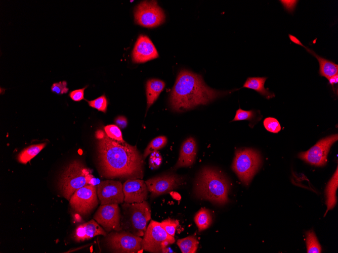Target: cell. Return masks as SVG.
I'll list each match as a JSON object with an SVG mask.
<instances>
[{
    "label": "cell",
    "instance_id": "cell-13",
    "mask_svg": "<svg viewBox=\"0 0 338 253\" xmlns=\"http://www.w3.org/2000/svg\"><path fill=\"white\" fill-rule=\"evenodd\" d=\"M94 219L107 231H119L121 214L118 204L100 206L94 216Z\"/></svg>",
    "mask_w": 338,
    "mask_h": 253
},
{
    "label": "cell",
    "instance_id": "cell-33",
    "mask_svg": "<svg viewBox=\"0 0 338 253\" xmlns=\"http://www.w3.org/2000/svg\"><path fill=\"white\" fill-rule=\"evenodd\" d=\"M162 163V157L159 151H154L150 154L149 160V167L152 169L158 168Z\"/></svg>",
    "mask_w": 338,
    "mask_h": 253
},
{
    "label": "cell",
    "instance_id": "cell-4",
    "mask_svg": "<svg viewBox=\"0 0 338 253\" xmlns=\"http://www.w3.org/2000/svg\"><path fill=\"white\" fill-rule=\"evenodd\" d=\"M120 224L122 230L134 235L143 236L148 222L151 219V210L145 200L139 203H123L122 205Z\"/></svg>",
    "mask_w": 338,
    "mask_h": 253
},
{
    "label": "cell",
    "instance_id": "cell-35",
    "mask_svg": "<svg viewBox=\"0 0 338 253\" xmlns=\"http://www.w3.org/2000/svg\"><path fill=\"white\" fill-rule=\"evenodd\" d=\"M87 86L84 88L74 90L71 91L69 95L70 97L74 101L79 102L84 99V91Z\"/></svg>",
    "mask_w": 338,
    "mask_h": 253
},
{
    "label": "cell",
    "instance_id": "cell-3",
    "mask_svg": "<svg viewBox=\"0 0 338 253\" xmlns=\"http://www.w3.org/2000/svg\"><path fill=\"white\" fill-rule=\"evenodd\" d=\"M229 182L218 170L209 167L203 168L195 181L194 192L199 197L220 205L228 201Z\"/></svg>",
    "mask_w": 338,
    "mask_h": 253
},
{
    "label": "cell",
    "instance_id": "cell-34",
    "mask_svg": "<svg viewBox=\"0 0 338 253\" xmlns=\"http://www.w3.org/2000/svg\"><path fill=\"white\" fill-rule=\"evenodd\" d=\"M65 81L54 83L51 86V90L58 94L66 93L69 89Z\"/></svg>",
    "mask_w": 338,
    "mask_h": 253
},
{
    "label": "cell",
    "instance_id": "cell-24",
    "mask_svg": "<svg viewBox=\"0 0 338 253\" xmlns=\"http://www.w3.org/2000/svg\"><path fill=\"white\" fill-rule=\"evenodd\" d=\"M212 216L207 209L201 208L194 217V221L199 231L206 229L212 223Z\"/></svg>",
    "mask_w": 338,
    "mask_h": 253
},
{
    "label": "cell",
    "instance_id": "cell-37",
    "mask_svg": "<svg viewBox=\"0 0 338 253\" xmlns=\"http://www.w3.org/2000/svg\"><path fill=\"white\" fill-rule=\"evenodd\" d=\"M288 37H289V38L290 40V41L291 42H292L293 43H294L296 44H298L299 45H300L302 47L304 46V45L303 44V43L301 42V41L298 38H297L295 36H294V35H292L290 34H288Z\"/></svg>",
    "mask_w": 338,
    "mask_h": 253
},
{
    "label": "cell",
    "instance_id": "cell-39",
    "mask_svg": "<svg viewBox=\"0 0 338 253\" xmlns=\"http://www.w3.org/2000/svg\"><path fill=\"white\" fill-rule=\"evenodd\" d=\"M171 194L172 195V197L176 199L179 200L181 198V196L177 192L173 191L171 193Z\"/></svg>",
    "mask_w": 338,
    "mask_h": 253
},
{
    "label": "cell",
    "instance_id": "cell-21",
    "mask_svg": "<svg viewBox=\"0 0 338 253\" xmlns=\"http://www.w3.org/2000/svg\"><path fill=\"white\" fill-rule=\"evenodd\" d=\"M266 77H248L243 84V87L253 89L267 99L275 96V94L264 87Z\"/></svg>",
    "mask_w": 338,
    "mask_h": 253
},
{
    "label": "cell",
    "instance_id": "cell-9",
    "mask_svg": "<svg viewBox=\"0 0 338 253\" xmlns=\"http://www.w3.org/2000/svg\"><path fill=\"white\" fill-rule=\"evenodd\" d=\"M106 240L108 247L114 252L136 253L143 250L142 238L124 230L111 232Z\"/></svg>",
    "mask_w": 338,
    "mask_h": 253
},
{
    "label": "cell",
    "instance_id": "cell-20",
    "mask_svg": "<svg viewBox=\"0 0 338 253\" xmlns=\"http://www.w3.org/2000/svg\"><path fill=\"white\" fill-rule=\"evenodd\" d=\"M165 83L158 79H149L146 85L147 110L156 101L165 87Z\"/></svg>",
    "mask_w": 338,
    "mask_h": 253
},
{
    "label": "cell",
    "instance_id": "cell-15",
    "mask_svg": "<svg viewBox=\"0 0 338 253\" xmlns=\"http://www.w3.org/2000/svg\"><path fill=\"white\" fill-rule=\"evenodd\" d=\"M124 202L129 204L142 203L147 198L148 190L142 179H129L123 184Z\"/></svg>",
    "mask_w": 338,
    "mask_h": 253
},
{
    "label": "cell",
    "instance_id": "cell-26",
    "mask_svg": "<svg viewBox=\"0 0 338 253\" xmlns=\"http://www.w3.org/2000/svg\"><path fill=\"white\" fill-rule=\"evenodd\" d=\"M167 142V139L165 136H159L153 139L145 148L143 157L145 159L152 152L157 151L164 147Z\"/></svg>",
    "mask_w": 338,
    "mask_h": 253
},
{
    "label": "cell",
    "instance_id": "cell-16",
    "mask_svg": "<svg viewBox=\"0 0 338 253\" xmlns=\"http://www.w3.org/2000/svg\"><path fill=\"white\" fill-rule=\"evenodd\" d=\"M158 57V52L150 38L140 35L135 44L132 60L134 63H142Z\"/></svg>",
    "mask_w": 338,
    "mask_h": 253
},
{
    "label": "cell",
    "instance_id": "cell-38",
    "mask_svg": "<svg viewBox=\"0 0 338 253\" xmlns=\"http://www.w3.org/2000/svg\"><path fill=\"white\" fill-rule=\"evenodd\" d=\"M337 78H338V74L335 75V76L330 78L328 80L330 84L333 85L335 83H337Z\"/></svg>",
    "mask_w": 338,
    "mask_h": 253
},
{
    "label": "cell",
    "instance_id": "cell-8",
    "mask_svg": "<svg viewBox=\"0 0 338 253\" xmlns=\"http://www.w3.org/2000/svg\"><path fill=\"white\" fill-rule=\"evenodd\" d=\"M136 24L147 28H153L162 24L165 16L162 9L155 1H143L134 11Z\"/></svg>",
    "mask_w": 338,
    "mask_h": 253
},
{
    "label": "cell",
    "instance_id": "cell-2",
    "mask_svg": "<svg viewBox=\"0 0 338 253\" xmlns=\"http://www.w3.org/2000/svg\"><path fill=\"white\" fill-rule=\"evenodd\" d=\"M227 92L208 87L200 75L181 70L170 94V105L173 110L181 112L206 105Z\"/></svg>",
    "mask_w": 338,
    "mask_h": 253
},
{
    "label": "cell",
    "instance_id": "cell-11",
    "mask_svg": "<svg viewBox=\"0 0 338 253\" xmlns=\"http://www.w3.org/2000/svg\"><path fill=\"white\" fill-rule=\"evenodd\" d=\"M69 203L71 207L79 214H89L98 203L96 187L88 184L77 189L71 196Z\"/></svg>",
    "mask_w": 338,
    "mask_h": 253
},
{
    "label": "cell",
    "instance_id": "cell-36",
    "mask_svg": "<svg viewBox=\"0 0 338 253\" xmlns=\"http://www.w3.org/2000/svg\"><path fill=\"white\" fill-rule=\"evenodd\" d=\"M115 122L116 125L120 128H125L128 124L126 118L122 116L117 117L115 120Z\"/></svg>",
    "mask_w": 338,
    "mask_h": 253
},
{
    "label": "cell",
    "instance_id": "cell-7",
    "mask_svg": "<svg viewBox=\"0 0 338 253\" xmlns=\"http://www.w3.org/2000/svg\"><path fill=\"white\" fill-rule=\"evenodd\" d=\"M175 242L174 236L168 234L160 222L151 220L142 238L141 247L150 252H167L166 247Z\"/></svg>",
    "mask_w": 338,
    "mask_h": 253
},
{
    "label": "cell",
    "instance_id": "cell-32",
    "mask_svg": "<svg viewBox=\"0 0 338 253\" xmlns=\"http://www.w3.org/2000/svg\"><path fill=\"white\" fill-rule=\"evenodd\" d=\"M255 116L254 110L246 111L240 108L236 112V114L233 121L241 120H251Z\"/></svg>",
    "mask_w": 338,
    "mask_h": 253
},
{
    "label": "cell",
    "instance_id": "cell-12",
    "mask_svg": "<svg viewBox=\"0 0 338 253\" xmlns=\"http://www.w3.org/2000/svg\"><path fill=\"white\" fill-rule=\"evenodd\" d=\"M184 178L174 173L156 176L145 181L152 197L169 192L181 186Z\"/></svg>",
    "mask_w": 338,
    "mask_h": 253
},
{
    "label": "cell",
    "instance_id": "cell-29",
    "mask_svg": "<svg viewBox=\"0 0 338 253\" xmlns=\"http://www.w3.org/2000/svg\"><path fill=\"white\" fill-rule=\"evenodd\" d=\"M89 105L99 111L105 113L108 106V100L105 95H102L92 100H88Z\"/></svg>",
    "mask_w": 338,
    "mask_h": 253
},
{
    "label": "cell",
    "instance_id": "cell-10",
    "mask_svg": "<svg viewBox=\"0 0 338 253\" xmlns=\"http://www.w3.org/2000/svg\"><path fill=\"white\" fill-rule=\"evenodd\" d=\"M337 134L329 135L318 141L309 150L300 153L298 157L306 162L316 166H324L332 145L337 140Z\"/></svg>",
    "mask_w": 338,
    "mask_h": 253
},
{
    "label": "cell",
    "instance_id": "cell-19",
    "mask_svg": "<svg viewBox=\"0 0 338 253\" xmlns=\"http://www.w3.org/2000/svg\"><path fill=\"white\" fill-rule=\"evenodd\" d=\"M303 47L317 60L319 65V73L321 76L329 79L330 78L338 74V65L337 64L319 56L313 50L306 47L305 45Z\"/></svg>",
    "mask_w": 338,
    "mask_h": 253
},
{
    "label": "cell",
    "instance_id": "cell-5",
    "mask_svg": "<svg viewBox=\"0 0 338 253\" xmlns=\"http://www.w3.org/2000/svg\"><path fill=\"white\" fill-rule=\"evenodd\" d=\"M93 178L91 170L80 162L74 161L68 166L62 174L59 187L63 196L69 200L77 189L90 184Z\"/></svg>",
    "mask_w": 338,
    "mask_h": 253
},
{
    "label": "cell",
    "instance_id": "cell-14",
    "mask_svg": "<svg viewBox=\"0 0 338 253\" xmlns=\"http://www.w3.org/2000/svg\"><path fill=\"white\" fill-rule=\"evenodd\" d=\"M97 192L101 205L124 203L123 184L119 181H102L98 185Z\"/></svg>",
    "mask_w": 338,
    "mask_h": 253
},
{
    "label": "cell",
    "instance_id": "cell-27",
    "mask_svg": "<svg viewBox=\"0 0 338 253\" xmlns=\"http://www.w3.org/2000/svg\"><path fill=\"white\" fill-rule=\"evenodd\" d=\"M306 246L308 253H320L321 247L313 230H310L306 233Z\"/></svg>",
    "mask_w": 338,
    "mask_h": 253
},
{
    "label": "cell",
    "instance_id": "cell-28",
    "mask_svg": "<svg viewBox=\"0 0 338 253\" xmlns=\"http://www.w3.org/2000/svg\"><path fill=\"white\" fill-rule=\"evenodd\" d=\"M106 135L111 139L123 141L121 131L118 126L115 125H108L104 127Z\"/></svg>",
    "mask_w": 338,
    "mask_h": 253
},
{
    "label": "cell",
    "instance_id": "cell-22",
    "mask_svg": "<svg viewBox=\"0 0 338 253\" xmlns=\"http://www.w3.org/2000/svg\"><path fill=\"white\" fill-rule=\"evenodd\" d=\"M337 181L338 171L337 167L334 173L328 182L325 189L326 197V204L327 206V210L325 214L329 210L332 209L336 205V191L337 188Z\"/></svg>",
    "mask_w": 338,
    "mask_h": 253
},
{
    "label": "cell",
    "instance_id": "cell-18",
    "mask_svg": "<svg viewBox=\"0 0 338 253\" xmlns=\"http://www.w3.org/2000/svg\"><path fill=\"white\" fill-rule=\"evenodd\" d=\"M99 235L105 236L106 232L97 221L91 220L76 228L74 237L77 241H81Z\"/></svg>",
    "mask_w": 338,
    "mask_h": 253
},
{
    "label": "cell",
    "instance_id": "cell-6",
    "mask_svg": "<svg viewBox=\"0 0 338 253\" xmlns=\"http://www.w3.org/2000/svg\"><path fill=\"white\" fill-rule=\"evenodd\" d=\"M262 165L259 152L254 149L243 148L235 151L232 168L240 180L248 185Z\"/></svg>",
    "mask_w": 338,
    "mask_h": 253
},
{
    "label": "cell",
    "instance_id": "cell-25",
    "mask_svg": "<svg viewBox=\"0 0 338 253\" xmlns=\"http://www.w3.org/2000/svg\"><path fill=\"white\" fill-rule=\"evenodd\" d=\"M182 253H195L198 247V241L194 235L179 239L177 242Z\"/></svg>",
    "mask_w": 338,
    "mask_h": 253
},
{
    "label": "cell",
    "instance_id": "cell-17",
    "mask_svg": "<svg viewBox=\"0 0 338 253\" xmlns=\"http://www.w3.org/2000/svg\"><path fill=\"white\" fill-rule=\"evenodd\" d=\"M197 153L195 140L192 137L187 138L182 143L178 160L174 167V170L191 166L194 162Z\"/></svg>",
    "mask_w": 338,
    "mask_h": 253
},
{
    "label": "cell",
    "instance_id": "cell-31",
    "mask_svg": "<svg viewBox=\"0 0 338 253\" xmlns=\"http://www.w3.org/2000/svg\"><path fill=\"white\" fill-rule=\"evenodd\" d=\"M160 224L164 230L170 235L175 236V231L179 221L177 220L167 219L160 222Z\"/></svg>",
    "mask_w": 338,
    "mask_h": 253
},
{
    "label": "cell",
    "instance_id": "cell-23",
    "mask_svg": "<svg viewBox=\"0 0 338 253\" xmlns=\"http://www.w3.org/2000/svg\"><path fill=\"white\" fill-rule=\"evenodd\" d=\"M46 143L30 145L22 150L18 156V161L22 164H26L35 157L46 146Z\"/></svg>",
    "mask_w": 338,
    "mask_h": 253
},
{
    "label": "cell",
    "instance_id": "cell-30",
    "mask_svg": "<svg viewBox=\"0 0 338 253\" xmlns=\"http://www.w3.org/2000/svg\"><path fill=\"white\" fill-rule=\"evenodd\" d=\"M265 129L272 133H278L281 130V126L278 121L273 117H267L263 121Z\"/></svg>",
    "mask_w": 338,
    "mask_h": 253
},
{
    "label": "cell",
    "instance_id": "cell-1",
    "mask_svg": "<svg viewBox=\"0 0 338 253\" xmlns=\"http://www.w3.org/2000/svg\"><path fill=\"white\" fill-rule=\"evenodd\" d=\"M96 137L99 165L104 177L143 178L144 159L136 146L111 139L101 130L96 132Z\"/></svg>",
    "mask_w": 338,
    "mask_h": 253
}]
</instances>
